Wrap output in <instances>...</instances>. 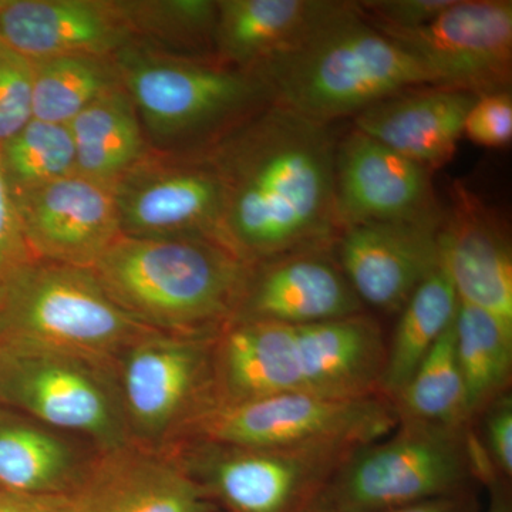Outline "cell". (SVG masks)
I'll return each instance as SVG.
<instances>
[{
    "label": "cell",
    "instance_id": "obj_1",
    "mask_svg": "<svg viewBox=\"0 0 512 512\" xmlns=\"http://www.w3.org/2000/svg\"><path fill=\"white\" fill-rule=\"evenodd\" d=\"M335 131L269 103L215 141L205 160L224 188L222 239L247 264L333 247Z\"/></svg>",
    "mask_w": 512,
    "mask_h": 512
},
{
    "label": "cell",
    "instance_id": "obj_2",
    "mask_svg": "<svg viewBox=\"0 0 512 512\" xmlns=\"http://www.w3.org/2000/svg\"><path fill=\"white\" fill-rule=\"evenodd\" d=\"M249 265L217 239L120 235L90 272L141 325L212 338L234 318Z\"/></svg>",
    "mask_w": 512,
    "mask_h": 512
},
{
    "label": "cell",
    "instance_id": "obj_3",
    "mask_svg": "<svg viewBox=\"0 0 512 512\" xmlns=\"http://www.w3.org/2000/svg\"><path fill=\"white\" fill-rule=\"evenodd\" d=\"M272 100L320 124L355 117L393 94L436 80L376 29L357 2L339 8L284 55L254 70Z\"/></svg>",
    "mask_w": 512,
    "mask_h": 512
},
{
    "label": "cell",
    "instance_id": "obj_4",
    "mask_svg": "<svg viewBox=\"0 0 512 512\" xmlns=\"http://www.w3.org/2000/svg\"><path fill=\"white\" fill-rule=\"evenodd\" d=\"M397 424L396 407L383 394L326 399L285 393L212 406L194 417L171 444L210 441L265 450L355 453L392 434Z\"/></svg>",
    "mask_w": 512,
    "mask_h": 512
},
{
    "label": "cell",
    "instance_id": "obj_5",
    "mask_svg": "<svg viewBox=\"0 0 512 512\" xmlns=\"http://www.w3.org/2000/svg\"><path fill=\"white\" fill-rule=\"evenodd\" d=\"M0 404L100 450L131 441L113 359L0 342Z\"/></svg>",
    "mask_w": 512,
    "mask_h": 512
},
{
    "label": "cell",
    "instance_id": "obj_6",
    "mask_svg": "<svg viewBox=\"0 0 512 512\" xmlns=\"http://www.w3.org/2000/svg\"><path fill=\"white\" fill-rule=\"evenodd\" d=\"M471 476L476 457L466 433L399 420L392 434L339 468L316 512H382L463 494Z\"/></svg>",
    "mask_w": 512,
    "mask_h": 512
},
{
    "label": "cell",
    "instance_id": "obj_7",
    "mask_svg": "<svg viewBox=\"0 0 512 512\" xmlns=\"http://www.w3.org/2000/svg\"><path fill=\"white\" fill-rule=\"evenodd\" d=\"M111 301L90 269L36 261L0 301V342L116 359L151 333Z\"/></svg>",
    "mask_w": 512,
    "mask_h": 512
},
{
    "label": "cell",
    "instance_id": "obj_8",
    "mask_svg": "<svg viewBox=\"0 0 512 512\" xmlns=\"http://www.w3.org/2000/svg\"><path fill=\"white\" fill-rule=\"evenodd\" d=\"M119 73L158 137H212L215 143L274 101L258 74L221 63L127 56Z\"/></svg>",
    "mask_w": 512,
    "mask_h": 512
},
{
    "label": "cell",
    "instance_id": "obj_9",
    "mask_svg": "<svg viewBox=\"0 0 512 512\" xmlns=\"http://www.w3.org/2000/svg\"><path fill=\"white\" fill-rule=\"evenodd\" d=\"M165 450L200 485L217 512H316L330 480L353 456L210 441H180Z\"/></svg>",
    "mask_w": 512,
    "mask_h": 512
},
{
    "label": "cell",
    "instance_id": "obj_10",
    "mask_svg": "<svg viewBox=\"0 0 512 512\" xmlns=\"http://www.w3.org/2000/svg\"><path fill=\"white\" fill-rule=\"evenodd\" d=\"M212 338L154 332L114 359L131 441L167 447L194 417L210 409Z\"/></svg>",
    "mask_w": 512,
    "mask_h": 512
},
{
    "label": "cell",
    "instance_id": "obj_11",
    "mask_svg": "<svg viewBox=\"0 0 512 512\" xmlns=\"http://www.w3.org/2000/svg\"><path fill=\"white\" fill-rule=\"evenodd\" d=\"M375 28L414 57L436 86L477 97L511 92V0H453L421 28Z\"/></svg>",
    "mask_w": 512,
    "mask_h": 512
},
{
    "label": "cell",
    "instance_id": "obj_12",
    "mask_svg": "<svg viewBox=\"0 0 512 512\" xmlns=\"http://www.w3.org/2000/svg\"><path fill=\"white\" fill-rule=\"evenodd\" d=\"M431 173L353 128L338 141L335 211L339 229L382 221L443 220Z\"/></svg>",
    "mask_w": 512,
    "mask_h": 512
},
{
    "label": "cell",
    "instance_id": "obj_13",
    "mask_svg": "<svg viewBox=\"0 0 512 512\" xmlns=\"http://www.w3.org/2000/svg\"><path fill=\"white\" fill-rule=\"evenodd\" d=\"M13 198L37 261L90 269L121 235L113 185L82 174Z\"/></svg>",
    "mask_w": 512,
    "mask_h": 512
},
{
    "label": "cell",
    "instance_id": "obj_14",
    "mask_svg": "<svg viewBox=\"0 0 512 512\" xmlns=\"http://www.w3.org/2000/svg\"><path fill=\"white\" fill-rule=\"evenodd\" d=\"M114 194L121 235L204 237L224 244V188L205 158L174 167L141 163L114 185Z\"/></svg>",
    "mask_w": 512,
    "mask_h": 512
},
{
    "label": "cell",
    "instance_id": "obj_15",
    "mask_svg": "<svg viewBox=\"0 0 512 512\" xmlns=\"http://www.w3.org/2000/svg\"><path fill=\"white\" fill-rule=\"evenodd\" d=\"M440 227L417 221L353 225L339 232L333 255L363 305L397 313L440 265Z\"/></svg>",
    "mask_w": 512,
    "mask_h": 512
},
{
    "label": "cell",
    "instance_id": "obj_16",
    "mask_svg": "<svg viewBox=\"0 0 512 512\" xmlns=\"http://www.w3.org/2000/svg\"><path fill=\"white\" fill-rule=\"evenodd\" d=\"M365 305L333 255V247L301 249L249 265L232 320L308 325L359 315Z\"/></svg>",
    "mask_w": 512,
    "mask_h": 512
},
{
    "label": "cell",
    "instance_id": "obj_17",
    "mask_svg": "<svg viewBox=\"0 0 512 512\" xmlns=\"http://www.w3.org/2000/svg\"><path fill=\"white\" fill-rule=\"evenodd\" d=\"M69 501L70 512H217L170 451L134 441L100 450Z\"/></svg>",
    "mask_w": 512,
    "mask_h": 512
},
{
    "label": "cell",
    "instance_id": "obj_18",
    "mask_svg": "<svg viewBox=\"0 0 512 512\" xmlns=\"http://www.w3.org/2000/svg\"><path fill=\"white\" fill-rule=\"evenodd\" d=\"M441 264L458 301L483 309L512 333V251L503 222L463 184L440 227Z\"/></svg>",
    "mask_w": 512,
    "mask_h": 512
},
{
    "label": "cell",
    "instance_id": "obj_19",
    "mask_svg": "<svg viewBox=\"0 0 512 512\" xmlns=\"http://www.w3.org/2000/svg\"><path fill=\"white\" fill-rule=\"evenodd\" d=\"M131 30L120 3L0 0V40L30 62L106 57L126 45Z\"/></svg>",
    "mask_w": 512,
    "mask_h": 512
},
{
    "label": "cell",
    "instance_id": "obj_20",
    "mask_svg": "<svg viewBox=\"0 0 512 512\" xmlns=\"http://www.w3.org/2000/svg\"><path fill=\"white\" fill-rule=\"evenodd\" d=\"M291 326L302 393L326 399L383 394L387 345L375 319L359 313Z\"/></svg>",
    "mask_w": 512,
    "mask_h": 512
},
{
    "label": "cell",
    "instance_id": "obj_21",
    "mask_svg": "<svg viewBox=\"0 0 512 512\" xmlns=\"http://www.w3.org/2000/svg\"><path fill=\"white\" fill-rule=\"evenodd\" d=\"M477 96L441 86H417L353 117L356 130L434 171L450 163Z\"/></svg>",
    "mask_w": 512,
    "mask_h": 512
},
{
    "label": "cell",
    "instance_id": "obj_22",
    "mask_svg": "<svg viewBox=\"0 0 512 512\" xmlns=\"http://www.w3.org/2000/svg\"><path fill=\"white\" fill-rule=\"evenodd\" d=\"M100 448L0 404V488L69 497Z\"/></svg>",
    "mask_w": 512,
    "mask_h": 512
},
{
    "label": "cell",
    "instance_id": "obj_23",
    "mask_svg": "<svg viewBox=\"0 0 512 512\" xmlns=\"http://www.w3.org/2000/svg\"><path fill=\"white\" fill-rule=\"evenodd\" d=\"M339 0H221L214 49L225 66L254 72L302 42Z\"/></svg>",
    "mask_w": 512,
    "mask_h": 512
},
{
    "label": "cell",
    "instance_id": "obj_24",
    "mask_svg": "<svg viewBox=\"0 0 512 512\" xmlns=\"http://www.w3.org/2000/svg\"><path fill=\"white\" fill-rule=\"evenodd\" d=\"M67 126L76 150L77 174L114 187L143 161L137 109L120 84L101 94Z\"/></svg>",
    "mask_w": 512,
    "mask_h": 512
},
{
    "label": "cell",
    "instance_id": "obj_25",
    "mask_svg": "<svg viewBox=\"0 0 512 512\" xmlns=\"http://www.w3.org/2000/svg\"><path fill=\"white\" fill-rule=\"evenodd\" d=\"M458 296L441 264L427 276L400 311L387 346L382 393L390 400L402 392L417 367L456 318Z\"/></svg>",
    "mask_w": 512,
    "mask_h": 512
},
{
    "label": "cell",
    "instance_id": "obj_26",
    "mask_svg": "<svg viewBox=\"0 0 512 512\" xmlns=\"http://www.w3.org/2000/svg\"><path fill=\"white\" fill-rule=\"evenodd\" d=\"M456 357L471 420L504 396L511 380L512 333L483 309L458 301Z\"/></svg>",
    "mask_w": 512,
    "mask_h": 512
},
{
    "label": "cell",
    "instance_id": "obj_27",
    "mask_svg": "<svg viewBox=\"0 0 512 512\" xmlns=\"http://www.w3.org/2000/svg\"><path fill=\"white\" fill-rule=\"evenodd\" d=\"M456 319V318H454ZM399 420L466 433L471 423L458 367L454 320L393 400Z\"/></svg>",
    "mask_w": 512,
    "mask_h": 512
},
{
    "label": "cell",
    "instance_id": "obj_28",
    "mask_svg": "<svg viewBox=\"0 0 512 512\" xmlns=\"http://www.w3.org/2000/svg\"><path fill=\"white\" fill-rule=\"evenodd\" d=\"M33 63V119L70 124L121 83L106 57L63 56Z\"/></svg>",
    "mask_w": 512,
    "mask_h": 512
},
{
    "label": "cell",
    "instance_id": "obj_29",
    "mask_svg": "<svg viewBox=\"0 0 512 512\" xmlns=\"http://www.w3.org/2000/svg\"><path fill=\"white\" fill-rule=\"evenodd\" d=\"M0 165L13 195L76 174V150L69 126L33 119L0 147Z\"/></svg>",
    "mask_w": 512,
    "mask_h": 512
},
{
    "label": "cell",
    "instance_id": "obj_30",
    "mask_svg": "<svg viewBox=\"0 0 512 512\" xmlns=\"http://www.w3.org/2000/svg\"><path fill=\"white\" fill-rule=\"evenodd\" d=\"M124 15L131 28L157 30L194 43L210 42L214 46L217 2L210 0H171V2L127 3Z\"/></svg>",
    "mask_w": 512,
    "mask_h": 512
},
{
    "label": "cell",
    "instance_id": "obj_31",
    "mask_svg": "<svg viewBox=\"0 0 512 512\" xmlns=\"http://www.w3.org/2000/svg\"><path fill=\"white\" fill-rule=\"evenodd\" d=\"M33 120V63L0 45V147Z\"/></svg>",
    "mask_w": 512,
    "mask_h": 512
},
{
    "label": "cell",
    "instance_id": "obj_32",
    "mask_svg": "<svg viewBox=\"0 0 512 512\" xmlns=\"http://www.w3.org/2000/svg\"><path fill=\"white\" fill-rule=\"evenodd\" d=\"M36 261L0 165V301L13 282Z\"/></svg>",
    "mask_w": 512,
    "mask_h": 512
},
{
    "label": "cell",
    "instance_id": "obj_33",
    "mask_svg": "<svg viewBox=\"0 0 512 512\" xmlns=\"http://www.w3.org/2000/svg\"><path fill=\"white\" fill-rule=\"evenodd\" d=\"M463 136L487 148L510 146L512 140L511 92L477 97L464 121Z\"/></svg>",
    "mask_w": 512,
    "mask_h": 512
},
{
    "label": "cell",
    "instance_id": "obj_34",
    "mask_svg": "<svg viewBox=\"0 0 512 512\" xmlns=\"http://www.w3.org/2000/svg\"><path fill=\"white\" fill-rule=\"evenodd\" d=\"M453 0H365L357 2L365 18L380 28L410 30L437 18Z\"/></svg>",
    "mask_w": 512,
    "mask_h": 512
},
{
    "label": "cell",
    "instance_id": "obj_35",
    "mask_svg": "<svg viewBox=\"0 0 512 512\" xmlns=\"http://www.w3.org/2000/svg\"><path fill=\"white\" fill-rule=\"evenodd\" d=\"M485 448L491 467L512 476V400L501 396L485 409Z\"/></svg>",
    "mask_w": 512,
    "mask_h": 512
},
{
    "label": "cell",
    "instance_id": "obj_36",
    "mask_svg": "<svg viewBox=\"0 0 512 512\" xmlns=\"http://www.w3.org/2000/svg\"><path fill=\"white\" fill-rule=\"evenodd\" d=\"M0 512H70L69 497L13 493L0 488Z\"/></svg>",
    "mask_w": 512,
    "mask_h": 512
},
{
    "label": "cell",
    "instance_id": "obj_37",
    "mask_svg": "<svg viewBox=\"0 0 512 512\" xmlns=\"http://www.w3.org/2000/svg\"><path fill=\"white\" fill-rule=\"evenodd\" d=\"M470 500L466 493L447 495V497L431 498V500L382 512H473V504Z\"/></svg>",
    "mask_w": 512,
    "mask_h": 512
},
{
    "label": "cell",
    "instance_id": "obj_38",
    "mask_svg": "<svg viewBox=\"0 0 512 512\" xmlns=\"http://www.w3.org/2000/svg\"><path fill=\"white\" fill-rule=\"evenodd\" d=\"M500 481H494L488 485L491 491L490 507L487 512H512L511 500L507 495V490L501 487Z\"/></svg>",
    "mask_w": 512,
    "mask_h": 512
},
{
    "label": "cell",
    "instance_id": "obj_39",
    "mask_svg": "<svg viewBox=\"0 0 512 512\" xmlns=\"http://www.w3.org/2000/svg\"><path fill=\"white\" fill-rule=\"evenodd\" d=\"M2 43H3L2 40H0V45H2Z\"/></svg>",
    "mask_w": 512,
    "mask_h": 512
}]
</instances>
